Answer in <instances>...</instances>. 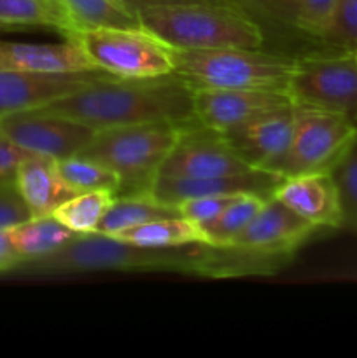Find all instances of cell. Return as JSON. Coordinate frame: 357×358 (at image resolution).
Returning <instances> with one entry per match:
<instances>
[{"label": "cell", "mask_w": 357, "mask_h": 358, "mask_svg": "<svg viewBox=\"0 0 357 358\" xmlns=\"http://www.w3.org/2000/svg\"><path fill=\"white\" fill-rule=\"evenodd\" d=\"M318 41L332 51H357V0H336Z\"/></svg>", "instance_id": "cell-27"}, {"label": "cell", "mask_w": 357, "mask_h": 358, "mask_svg": "<svg viewBox=\"0 0 357 358\" xmlns=\"http://www.w3.org/2000/svg\"><path fill=\"white\" fill-rule=\"evenodd\" d=\"M272 196L317 229H342V206L332 173L317 171L286 177Z\"/></svg>", "instance_id": "cell-16"}, {"label": "cell", "mask_w": 357, "mask_h": 358, "mask_svg": "<svg viewBox=\"0 0 357 358\" xmlns=\"http://www.w3.org/2000/svg\"><path fill=\"white\" fill-rule=\"evenodd\" d=\"M58 168L66 184L77 194L90 191H112L114 194H118V173L98 161L77 154V156L66 157V159H59Z\"/></svg>", "instance_id": "cell-26"}, {"label": "cell", "mask_w": 357, "mask_h": 358, "mask_svg": "<svg viewBox=\"0 0 357 358\" xmlns=\"http://www.w3.org/2000/svg\"><path fill=\"white\" fill-rule=\"evenodd\" d=\"M7 234L14 250L23 259V264L59 250L77 236V233L63 226L52 215L31 217L7 229Z\"/></svg>", "instance_id": "cell-20"}, {"label": "cell", "mask_w": 357, "mask_h": 358, "mask_svg": "<svg viewBox=\"0 0 357 358\" xmlns=\"http://www.w3.org/2000/svg\"><path fill=\"white\" fill-rule=\"evenodd\" d=\"M121 2L139 14V10L147 9V7L172 6V3H188V2H206V0H121Z\"/></svg>", "instance_id": "cell-34"}, {"label": "cell", "mask_w": 357, "mask_h": 358, "mask_svg": "<svg viewBox=\"0 0 357 358\" xmlns=\"http://www.w3.org/2000/svg\"><path fill=\"white\" fill-rule=\"evenodd\" d=\"M357 140V126L345 115L296 105L293 140L282 164V177L331 173Z\"/></svg>", "instance_id": "cell-8"}, {"label": "cell", "mask_w": 357, "mask_h": 358, "mask_svg": "<svg viewBox=\"0 0 357 358\" xmlns=\"http://www.w3.org/2000/svg\"><path fill=\"white\" fill-rule=\"evenodd\" d=\"M255 170L227 143L223 133L198 121L182 126L177 142L160 168L168 177H227Z\"/></svg>", "instance_id": "cell-10"}, {"label": "cell", "mask_w": 357, "mask_h": 358, "mask_svg": "<svg viewBox=\"0 0 357 358\" xmlns=\"http://www.w3.org/2000/svg\"><path fill=\"white\" fill-rule=\"evenodd\" d=\"M114 198L112 191L79 192L63 201L51 215L77 234L97 233L98 224Z\"/></svg>", "instance_id": "cell-23"}, {"label": "cell", "mask_w": 357, "mask_h": 358, "mask_svg": "<svg viewBox=\"0 0 357 358\" xmlns=\"http://www.w3.org/2000/svg\"><path fill=\"white\" fill-rule=\"evenodd\" d=\"M240 196L244 194H220V196H206V198L189 199V201L181 203L178 212L182 217L192 220L200 226V224L210 222V220L217 219L227 206L233 201H237Z\"/></svg>", "instance_id": "cell-29"}, {"label": "cell", "mask_w": 357, "mask_h": 358, "mask_svg": "<svg viewBox=\"0 0 357 358\" xmlns=\"http://www.w3.org/2000/svg\"><path fill=\"white\" fill-rule=\"evenodd\" d=\"M0 69L35 73H83L94 72L76 41L66 38L52 44L0 41Z\"/></svg>", "instance_id": "cell-17"}, {"label": "cell", "mask_w": 357, "mask_h": 358, "mask_svg": "<svg viewBox=\"0 0 357 358\" xmlns=\"http://www.w3.org/2000/svg\"><path fill=\"white\" fill-rule=\"evenodd\" d=\"M66 17L65 35L74 30L93 28H136L139 14L121 0H56ZM63 35V37H65Z\"/></svg>", "instance_id": "cell-21"}, {"label": "cell", "mask_w": 357, "mask_h": 358, "mask_svg": "<svg viewBox=\"0 0 357 358\" xmlns=\"http://www.w3.org/2000/svg\"><path fill=\"white\" fill-rule=\"evenodd\" d=\"M174 73L192 90L231 87V90L286 91L294 72V56L254 49H174Z\"/></svg>", "instance_id": "cell-5"}, {"label": "cell", "mask_w": 357, "mask_h": 358, "mask_svg": "<svg viewBox=\"0 0 357 358\" xmlns=\"http://www.w3.org/2000/svg\"><path fill=\"white\" fill-rule=\"evenodd\" d=\"M317 231L314 224L270 196L227 247L255 254L293 257L294 252L300 250Z\"/></svg>", "instance_id": "cell-13"}, {"label": "cell", "mask_w": 357, "mask_h": 358, "mask_svg": "<svg viewBox=\"0 0 357 358\" xmlns=\"http://www.w3.org/2000/svg\"><path fill=\"white\" fill-rule=\"evenodd\" d=\"M331 173L340 194L342 229L357 236V140Z\"/></svg>", "instance_id": "cell-28"}, {"label": "cell", "mask_w": 357, "mask_h": 358, "mask_svg": "<svg viewBox=\"0 0 357 358\" xmlns=\"http://www.w3.org/2000/svg\"><path fill=\"white\" fill-rule=\"evenodd\" d=\"M28 219H31V212L18 192L16 184L0 185V231L10 229Z\"/></svg>", "instance_id": "cell-31"}, {"label": "cell", "mask_w": 357, "mask_h": 358, "mask_svg": "<svg viewBox=\"0 0 357 358\" xmlns=\"http://www.w3.org/2000/svg\"><path fill=\"white\" fill-rule=\"evenodd\" d=\"M21 264L23 259L14 250L7 231H0V273L16 271Z\"/></svg>", "instance_id": "cell-33"}, {"label": "cell", "mask_w": 357, "mask_h": 358, "mask_svg": "<svg viewBox=\"0 0 357 358\" xmlns=\"http://www.w3.org/2000/svg\"><path fill=\"white\" fill-rule=\"evenodd\" d=\"M102 73L105 72L35 73L0 69V117L46 107L51 101L80 90Z\"/></svg>", "instance_id": "cell-15"}, {"label": "cell", "mask_w": 357, "mask_h": 358, "mask_svg": "<svg viewBox=\"0 0 357 358\" xmlns=\"http://www.w3.org/2000/svg\"><path fill=\"white\" fill-rule=\"evenodd\" d=\"M0 27H48L65 35L69 23L56 0H0Z\"/></svg>", "instance_id": "cell-24"}, {"label": "cell", "mask_w": 357, "mask_h": 358, "mask_svg": "<svg viewBox=\"0 0 357 358\" xmlns=\"http://www.w3.org/2000/svg\"><path fill=\"white\" fill-rule=\"evenodd\" d=\"M14 184L31 217L51 215L63 201L77 194L59 173L58 161L38 154H30L21 161Z\"/></svg>", "instance_id": "cell-18"}, {"label": "cell", "mask_w": 357, "mask_h": 358, "mask_svg": "<svg viewBox=\"0 0 357 358\" xmlns=\"http://www.w3.org/2000/svg\"><path fill=\"white\" fill-rule=\"evenodd\" d=\"M184 124L154 121L102 129L94 133L93 140L79 156L98 161L118 173L119 191L115 196L144 194L149 192L160 175L161 164L177 142Z\"/></svg>", "instance_id": "cell-4"}, {"label": "cell", "mask_w": 357, "mask_h": 358, "mask_svg": "<svg viewBox=\"0 0 357 358\" xmlns=\"http://www.w3.org/2000/svg\"><path fill=\"white\" fill-rule=\"evenodd\" d=\"M79 44L94 69L122 79L174 73V48L146 28H93L65 35Z\"/></svg>", "instance_id": "cell-6"}, {"label": "cell", "mask_w": 357, "mask_h": 358, "mask_svg": "<svg viewBox=\"0 0 357 358\" xmlns=\"http://www.w3.org/2000/svg\"><path fill=\"white\" fill-rule=\"evenodd\" d=\"M112 238L150 248H170L184 247V245L205 243L202 227L186 217H170V219H158L135 226L132 229L121 231Z\"/></svg>", "instance_id": "cell-22"}, {"label": "cell", "mask_w": 357, "mask_h": 358, "mask_svg": "<svg viewBox=\"0 0 357 358\" xmlns=\"http://www.w3.org/2000/svg\"><path fill=\"white\" fill-rule=\"evenodd\" d=\"M287 94L294 105L336 112L357 126V52L300 56Z\"/></svg>", "instance_id": "cell-7"}, {"label": "cell", "mask_w": 357, "mask_h": 358, "mask_svg": "<svg viewBox=\"0 0 357 358\" xmlns=\"http://www.w3.org/2000/svg\"><path fill=\"white\" fill-rule=\"evenodd\" d=\"M0 129L27 152L56 161L77 156L97 133L90 126L44 108L2 115Z\"/></svg>", "instance_id": "cell-9"}, {"label": "cell", "mask_w": 357, "mask_h": 358, "mask_svg": "<svg viewBox=\"0 0 357 358\" xmlns=\"http://www.w3.org/2000/svg\"><path fill=\"white\" fill-rule=\"evenodd\" d=\"M139 20L174 49H254L265 42L259 24L224 0L147 7Z\"/></svg>", "instance_id": "cell-3"}, {"label": "cell", "mask_w": 357, "mask_h": 358, "mask_svg": "<svg viewBox=\"0 0 357 358\" xmlns=\"http://www.w3.org/2000/svg\"><path fill=\"white\" fill-rule=\"evenodd\" d=\"M41 108L74 119L94 131L154 121L182 124L196 121L192 87L177 73L147 79L102 73L80 90Z\"/></svg>", "instance_id": "cell-1"}, {"label": "cell", "mask_w": 357, "mask_h": 358, "mask_svg": "<svg viewBox=\"0 0 357 358\" xmlns=\"http://www.w3.org/2000/svg\"><path fill=\"white\" fill-rule=\"evenodd\" d=\"M294 122L296 105L290 103L258 115L223 135L248 166L282 177L280 171L293 140Z\"/></svg>", "instance_id": "cell-11"}, {"label": "cell", "mask_w": 357, "mask_h": 358, "mask_svg": "<svg viewBox=\"0 0 357 358\" xmlns=\"http://www.w3.org/2000/svg\"><path fill=\"white\" fill-rule=\"evenodd\" d=\"M30 156V152L18 147L6 133L0 129V185L13 184L16 178L18 166L24 157Z\"/></svg>", "instance_id": "cell-32"}, {"label": "cell", "mask_w": 357, "mask_h": 358, "mask_svg": "<svg viewBox=\"0 0 357 358\" xmlns=\"http://www.w3.org/2000/svg\"><path fill=\"white\" fill-rule=\"evenodd\" d=\"M268 198L258 194H244L231 203L217 219L200 224L205 245L210 247H227L234 236L251 222Z\"/></svg>", "instance_id": "cell-25"}, {"label": "cell", "mask_w": 357, "mask_h": 358, "mask_svg": "<svg viewBox=\"0 0 357 358\" xmlns=\"http://www.w3.org/2000/svg\"><path fill=\"white\" fill-rule=\"evenodd\" d=\"M209 245L150 248L139 247L107 234H77L59 250L24 262L18 269L41 275L100 271H178L202 275Z\"/></svg>", "instance_id": "cell-2"}, {"label": "cell", "mask_w": 357, "mask_h": 358, "mask_svg": "<svg viewBox=\"0 0 357 358\" xmlns=\"http://www.w3.org/2000/svg\"><path fill=\"white\" fill-rule=\"evenodd\" d=\"M293 103L286 91L198 87L192 90V112L202 126L224 133L258 115Z\"/></svg>", "instance_id": "cell-12"}, {"label": "cell", "mask_w": 357, "mask_h": 358, "mask_svg": "<svg viewBox=\"0 0 357 358\" xmlns=\"http://www.w3.org/2000/svg\"><path fill=\"white\" fill-rule=\"evenodd\" d=\"M336 0H296V24L317 38L331 17Z\"/></svg>", "instance_id": "cell-30"}, {"label": "cell", "mask_w": 357, "mask_h": 358, "mask_svg": "<svg viewBox=\"0 0 357 358\" xmlns=\"http://www.w3.org/2000/svg\"><path fill=\"white\" fill-rule=\"evenodd\" d=\"M170 217H181L178 206L158 201L149 192L115 196L114 201L102 217L97 233L114 236L121 231L132 229V227L158 219H170Z\"/></svg>", "instance_id": "cell-19"}, {"label": "cell", "mask_w": 357, "mask_h": 358, "mask_svg": "<svg viewBox=\"0 0 357 358\" xmlns=\"http://www.w3.org/2000/svg\"><path fill=\"white\" fill-rule=\"evenodd\" d=\"M356 52H357V51H356Z\"/></svg>", "instance_id": "cell-35"}, {"label": "cell", "mask_w": 357, "mask_h": 358, "mask_svg": "<svg viewBox=\"0 0 357 358\" xmlns=\"http://www.w3.org/2000/svg\"><path fill=\"white\" fill-rule=\"evenodd\" d=\"M284 177L266 170H251L247 173L227 177H168L158 175L149 194L167 205H181L189 199L220 194H258L270 198Z\"/></svg>", "instance_id": "cell-14"}]
</instances>
